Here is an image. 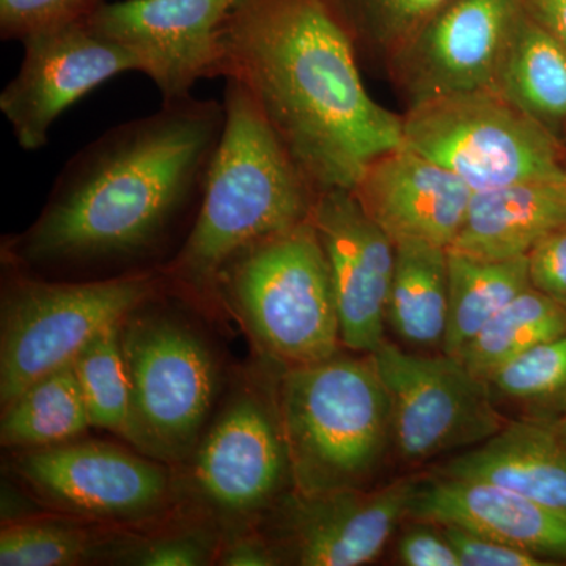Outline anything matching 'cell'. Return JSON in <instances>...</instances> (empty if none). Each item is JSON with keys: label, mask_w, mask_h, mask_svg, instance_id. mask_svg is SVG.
<instances>
[{"label": "cell", "mask_w": 566, "mask_h": 566, "mask_svg": "<svg viewBox=\"0 0 566 566\" xmlns=\"http://www.w3.org/2000/svg\"><path fill=\"white\" fill-rule=\"evenodd\" d=\"M216 564L226 566H274L281 558L259 528L248 527L222 535Z\"/></svg>", "instance_id": "35"}, {"label": "cell", "mask_w": 566, "mask_h": 566, "mask_svg": "<svg viewBox=\"0 0 566 566\" xmlns=\"http://www.w3.org/2000/svg\"><path fill=\"white\" fill-rule=\"evenodd\" d=\"M566 229V178L528 180L472 192L463 227L449 251L480 260L527 256Z\"/></svg>", "instance_id": "19"}, {"label": "cell", "mask_w": 566, "mask_h": 566, "mask_svg": "<svg viewBox=\"0 0 566 566\" xmlns=\"http://www.w3.org/2000/svg\"><path fill=\"white\" fill-rule=\"evenodd\" d=\"M120 323L104 327L81 349L73 363L93 427L112 431L140 450L132 382L122 349Z\"/></svg>", "instance_id": "26"}, {"label": "cell", "mask_w": 566, "mask_h": 566, "mask_svg": "<svg viewBox=\"0 0 566 566\" xmlns=\"http://www.w3.org/2000/svg\"><path fill=\"white\" fill-rule=\"evenodd\" d=\"M311 219L329 263L342 345L374 353L385 342L392 238L364 211L352 189L319 192Z\"/></svg>", "instance_id": "16"}, {"label": "cell", "mask_w": 566, "mask_h": 566, "mask_svg": "<svg viewBox=\"0 0 566 566\" xmlns=\"http://www.w3.org/2000/svg\"><path fill=\"white\" fill-rule=\"evenodd\" d=\"M151 300L120 323L140 452L186 463L207 430L218 368L203 338L178 316L151 308Z\"/></svg>", "instance_id": "8"}, {"label": "cell", "mask_w": 566, "mask_h": 566, "mask_svg": "<svg viewBox=\"0 0 566 566\" xmlns=\"http://www.w3.org/2000/svg\"><path fill=\"white\" fill-rule=\"evenodd\" d=\"M566 167V166H565Z\"/></svg>", "instance_id": "38"}, {"label": "cell", "mask_w": 566, "mask_h": 566, "mask_svg": "<svg viewBox=\"0 0 566 566\" xmlns=\"http://www.w3.org/2000/svg\"><path fill=\"white\" fill-rule=\"evenodd\" d=\"M409 517L463 527L554 565L566 562V512L494 483L427 476L420 480Z\"/></svg>", "instance_id": "18"}, {"label": "cell", "mask_w": 566, "mask_h": 566, "mask_svg": "<svg viewBox=\"0 0 566 566\" xmlns=\"http://www.w3.org/2000/svg\"><path fill=\"white\" fill-rule=\"evenodd\" d=\"M352 191L395 244L416 240L446 249L457 240L474 192L405 144L368 163Z\"/></svg>", "instance_id": "17"}, {"label": "cell", "mask_w": 566, "mask_h": 566, "mask_svg": "<svg viewBox=\"0 0 566 566\" xmlns=\"http://www.w3.org/2000/svg\"><path fill=\"white\" fill-rule=\"evenodd\" d=\"M449 312V249L424 241L395 244V271L387 323L408 345L433 348L444 342Z\"/></svg>", "instance_id": "22"}, {"label": "cell", "mask_w": 566, "mask_h": 566, "mask_svg": "<svg viewBox=\"0 0 566 566\" xmlns=\"http://www.w3.org/2000/svg\"><path fill=\"white\" fill-rule=\"evenodd\" d=\"M403 144L488 191L528 180H564L562 142L494 88L453 93L409 106Z\"/></svg>", "instance_id": "7"}, {"label": "cell", "mask_w": 566, "mask_h": 566, "mask_svg": "<svg viewBox=\"0 0 566 566\" xmlns=\"http://www.w3.org/2000/svg\"><path fill=\"white\" fill-rule=\"evenodd\" d=\"M222 542L210 521L153 535L104 536L98 560L134 566H200L212 564Z\"/></svg>", "instance_id": "30"}, {"label": "cell", "mask_w": 566, "mask_h": 566, "mask_svg": "<svg viewBox=\"0 0 566 566\" xmlns=\"http://www.w3.org/2000/svg\"><path fill=\"white\" fill-rule=\"evenodd\" d=\"M493 400L528 409L527 419L553 423L566 411V335L536 345L486 379Z\"/></svg>", "instance_id": "27"}, {"label": "cell", "mask_w": 566, "mask_h": 566, "mask_svg": "<svg viewBox=\"0 0 566 566\" xmlns=\"http://www.w3.org/2000/svg\"><path fill=\"white\" fill-rule=\"evenodd\" d=\"M104 536L69 521L32 517L0 534L2 566H71L98 560Z\"/></svg>", "instance_id": "29"}, {"label": "cell", "mask_w": 566, "mask_h": 566, "mask_svg": "<svg viewBox=\"0 0 566 566\" xmlns=\"http://www.w3.org/2000/svg\"><path fill=\"white\" fill-rule=\"evenodd\" d=\"M237 0L104 2L85 24L134 52L163 103L191 96L197 82L219 77V31Z\"/></svg>", "instance_id": "15"}, {"label": "cell", "mask_w": 566, "mask_h": 566, "mask_svg": "<svg viewBox=\"0 0 566 566\" xmlns=\"http://www.w3.org/2000/svg\"><path fill=\"white\" fill-rule=\"evenodd\" d=\"M434 474L494 483L566 512V442L553 424L539 420L506 422Z\"/></svg>", "instance_id": "20"}, {"label": "cell", "mask_w": 566, "mask_h": 566, "mask_svg": "<svg viewBox=\"0 0 566 566\" xmlns=\"http://www.w3.org/2000/svg\"><path fill=\"white\" fill-rule=\"evenodd\" d=\"M226 125L188 240L164 268L181 292L211 296L227 263L311 221L318 191L283 147L248 88L226 80Z\"/></svg>", "instance_id": "3"}, {"label": "cell", "mask_w": 566, "mask_h": 566, "mask_svg": "<svg viewBox=\"0 0 566 566\" xmlns=\"http://www.w3.org/2000/svg\"><path fill=\"white\" fill-rule=\"evenodd\" d=\"M442 534L449 539L450 545L455 549L461 566H551V562L539 558L535 554L520 549V547L506 545L465 531L463 527L450 526V524H438Z\"/></svg>", "instance_id": "32"}, {"label": "cell", "mask_w": 566, "mask_h": 566, "mask_svg": "<svg viewBox=\"0 0 566 566\" xmlns=\"http://www.w3.org/2000/svg\"><path fill=\"white\" fill-rule=\"evenodd\" d=\"M104 0H0V39L22 41L36 33L85 22Z\"/></svg>", "instance_id": "31"}, {"label": "cell", "mask_w": 566, "mask_h": 566, "mask_svg": "<svg viewBox=\"0 0 566 566\" xmlns=\"http://www.w3.org/2000/svg\"><path fill=\"white\" fill-rule=\"evenodd\" d=\"M449 0H329L360 52L392 57Z\"/></svg>", "instance_id": "28"}, {"label": "cell", "mask_w": 566, "mask_h": 566, "mask_svg": "<svg viewBox=\"0 0 566 566\" xmlns=\"http://www.w3.org/2000/svg\"><path fill=\"white\" fill-rule=\"evenodd\" d=\"M219 77L251 93L316 191L353 189L403 145V117L371 98L329 0H237L219 31Z\"/></svg>", "instance_id": "2"}, {"label": "cell", "mask_w": 566, "mask_h": 566, "mask_svg": "<svg viewBox=\"0 0 566 566\" xmlns=\"http://www.w3.org/2000/svg\"><path fill=\"white\" fill-rule=\"evenodd\" d=\"M93 427L74 363L63 365L3 408L0 442L33 450L63 444Z\"/></svg>", "instance_id": "24"}, {"label": "cell", "mask_w": 566, "mask_h": 566, "mask_svg": "<svg viewBox=\"0 0 566 566\" xmlns=\"http://www.w3.org/2000/svg\"><path fill=\"white\" fill-rule=\"evenodd\" d=\"M106 442H63L25 450L13 468L41 497L65 512L112 523H139L169 505V471Z\"/></svg>", "instance_id": "12"}, {"label": "cell", "mask_w": 566, "mask_h": 566, "mask_svg": "<svg viewBox=\"0 0 566 566\" xmlns=\"http://www.w3.org/2000/svg\"><path fill=\"white\" fill-rule=\"evenodd\" d=\"M524 0H449L387 59L408 106L493 88Z\"/></svg>", "instance_id": "13"}, {"label": "cell", "mask_w": 566, "mask_h": 566, "mask_svg": "<svg viewBox=\"0 0 566 566\" xmlns=\"http://www.w3.org/2000/svg\"><path fill=\"white\" fill-rule=\"evenodd\" d=\"M275 398L297 493L365 488L394 444L389 395L371 354L289 367Z\"/></svg>", "instance_id": "4"}, {"label": "cell", "mask_w": 566, "mask_h": 566, "mask_svg": "<svg viewBox=\"0 0 566 566\" xmlns=\"http://www.w3.org/2000/svg\"><path fill=\"white\" fill-rule=\"evenodd\" d=\"M10 268L13 274L3 289L0 335L2 408L43 376L73 363L104 327L120 323L166 285L161 273L50 281Z\"/></svg>", "instance_id": "6"}, {"label": "cell", "mask_w": 566, "mask_h": 566, "mask_svg": "<svg viewBox=\"0 0 566 566\" xmlns=\"http://www.w3.org/2000/svg\"><path fill=\"white\" fill-rule=\"evenodd\" d=\"M223 293L275 359L294 367L337 354V303L326 253L311 221L233 256L216 294Z\"/></svg>", "instance_id": "5"}, {"label": "cell", "mask_w": 566, "mask_h": 566, "mask_svg": "<svg viewBox=\"0 0 566 566\" xmlns=\"http://www.w3.org/2000/svg\"><path fill=\"white\" fill-rule=\"evenodd\" d=\"M524 10L566 50V0H524Z\"/></svg>", "instance_id": "36"}, {"label": "cell", "mask_w": 566, "mask_h": 566, "mask_svg": "<svg viewBox=\"0 0 566 566\" xmlns=\"http://www.w3.org/2000/svg\"><path fill=\"white\" fill-rule=\"evenodd\" d=\"M493 88L553 134L566 137V50L524 10L499 63Z\"/></svg>", "instance_id": "21"}, {"label": "cell", "mask_w": 566, "mask_h": 566, "mask_svg": "<svg viewBox=\"0 0 566 566\" xmlns=\"http://www.w3.org/2000/svg\"><path fill=\"white\" fill-rule=\"evenodd\" d=\"M223 125L222 102L191 95L107 129L63 166L7 264L80 281L163 273L199 214Z\"/></svg>", "instance_id": "1"}, {"label": "cell", "mask_w": 566, "mask_h": 566, "mask_svg": "<svg viewBox=\"0 0 566 566\" xmlns=\"http://www.w3.org/2000/svg\"><path fill=\"white\" fill-rule=\"evenodd\" d=\"M22 46L20 70L0 93V111L25 151L43 148L63 112L104 82L142 71L134 52L93 32L85 22L36 33Z\"/></svg>", "instance_id": "14"}, {"label": "cell", "mask_w": 566, "mask_h": 566, "mask_svg": "<svg viewBox=\"0 0 566 566\" xmlns=\"http://www.w3.org/2000/svg\"><path fill=\"white\" fill-rule=\"evenodd\" d=\"M562 335H566L565 305L531 286L495 314L457 359L486 381L510 360Z\"/></svg>", "instance_id": "25"}, {"label": "cell", "mask_w": 566, "mask_h": 566, "mask_svg": "<svg viewBox=\"0 0 566 566\" xmlns=\"http://www.w3.org/2000/svg\"><path fill=\"white\" fill-rule=\"evenodd\" d=\"M186 464V493L222 535L260 523L292 483L275 392L234 390Z\"/></svg>", "instance_id": "9"}, {"label": "cell", "mask_w": 566, "mask_h": 566, "mask_svg": "<svg viewBox=\"0 0 566 566\" xmlns=\"http://www.w3.org/2000/svg\"><path fill=\"white\" fill-rule=\"evenodd\" d=\"M527 259L531 285L566 307V229L545 238Z\"/></svg>", "instance_id": "33"}, {"label": "cell", "mask_w": 566, "mask_h": 566, "mask_svg": "<svg viewBox=\"0 0 566 566\" xmlns=\"http://www.w3.org/2000/svg\"><path fill=\"white\" fill-rule=\"evenodd\" d=\"M551 424L556 428L558 436H560V438L566 442V411Z\"/></svg>", "instance_id": "37"}, {"label": "cell", "mask_w": 566, "mask_h": 566, "mask_svg": "<svg viewBox=\"0 0 566 566\" xmlns=\"http://www.w3.org/2000/svg\"><path fill=\"white\" fill-rule=\"evenodd\" d=\"M420 480L408 476L379 490L283 493L260 520L266 526L263 534L282 564H370L385 551L398 523L409 517Z\"/></svg>", "instance_id": "11"}, {"label": "cell", "mask_w": 566, "mask_h": 566, "mask_svg": "<svg viewBox=\"0 0 566 566\" xmlns=\"http://www.w3.org/2000/svg\"><path fill=\"white\" fill-rule=\"evenodd\" d=\"M370 354L389 395L394 446L408 463L482 444L505 427L486 382L457 357L408 353L386 342Z\"/></svg>", "instance_id": "10"}, {"label": "cell", "mask_w": 566, "mask_h": 566, "mask_svg": "<svg viewBox=\"0 0 566 566\" xmlns=\"http://www.w3.org/2000/svg\"><path fill=\"white\" fill-rule=\"evenodd\" d=\"M531 286L527 256L480 260L449 251V312L442 353L457 357L495 314Z\"/></svg>", "instance_id": "23"}, {"label": "cell", "mask_w": 566, "mask_h": 566, "mask_svg": "<svg viewBox=\"0 0 566 566\" xmlns=\"http://www.w3.org/2000/svg\"><path fill=\"white\" fill-rule=\"evenodd\" d=\"M398 542L400 564L406 566H461L455 549L438 524L417 521Z\"/></svg>", "instance_id": "34"}]
</instances>
